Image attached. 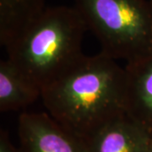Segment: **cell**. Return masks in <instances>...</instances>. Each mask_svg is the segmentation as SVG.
Listing matches in <instances>:
<instances>
[{"instance_id": "cell-4", "label": "cell", "mask_w": 152, "mask_h": 152, "mask_svg": "<svg viewBox=\"0 0 152 152\" xmlns=\"http://www.w3.org/2000/svg\"><path fill=\"white\" fill-rule=\"evenodd\" d=\"M20 152H86L79 137L48 113H23L18 118Z\"/></svg>"}, {"instance_id": "cell-11", "label": "cell", "mask_w": 152, "mask_h": 152, "mask_svg": "<svg viewBox=\"0 0 152 152\" xmlns=\"http://www.w3.org/2000/svg\"><path fill=\"white\" fill-rule=\"evenodd\" d=\"M151 2H152V0H151Z\"/></svg>"}, {"instance_id": "cell-5", "label": "cell", "mask_w": 152, "mask_h": 152, "mask_svg": "<svg viewBox=\"0 0 152 152\" xmlns=\"http://www.w3.org/2000/svg\"><path fill=\"white\" fill-rule=\"evenodd\" d=\"M151 133L126 113L83 140L86 152H147Z\"/></svg>"}, {"instance_id": "cell-3", "label": "cell", "mask_w": 152, "mask_h": 152, "mask_svg": "<svg viewBox=\"0 0 152 152\" xmlns=\"http://www.w3.org/2000/svg\"><path fill=\"white\" fill-rule=\"evenodd\" d=\"M102 53L129 63L152 53L151 0H74Z\"/></svg>"}, {"instance_id": "cell-7", "label": "cell", "mask_w": 152, "mask_h": 152, "mask_svg": "<svg viewBox=\"0 0 152 152\" xmlns=\"http://www.w3.org/2000/svg\"><path fill=\"white\" fill-rule=\"evenodd\" d=\"M42 96V89L10 60L0 61V112L26 108Z\"/></svg>"}, {"instance_id": "cell-2", "label": "cell", "mask_w": 152, "mask_h": 152, "mask_svg": "<svg viewBox=\"0 0 152 152\" xmlns=\"http://www.w3.org/2000/svg\"><path fill=\"white\" fill-rule=\"evenodd\" d=\"M86 31L74 6L47 8L6 48L8 59L42 91L84 56L81 46Z\"/></svg>"}, {"instance_id": "cell-10", "label": "cell", "mask_w": 152, "mask_h": 152, "mask_svg": "<svg viewBox=\"0 0 152 152\" xmlns=\"http://www.w3.org/2000/svg\"><path fill=\"white\" fill-rule=\"evenodd\" d=\"M147 152H152V134L151 135V139H150V143H149V146H148Z\"/></svg>"}, {"instance_id": "cell-9", "label": "cell", "mask_w": 152, "mask_h": 152, "mask_svg": "<svg viewBox=\"0 0 152 152\" xmlns=\"http://www.w3.org/2000/svg\"><path fill=\"white\" fill-rule=\"evenodd\" d=\"M0 152H20L11 142L8 133L3 129L0 130Z\"/></svg>"}, {"instance_id": "cell-6", "label": "cell", "mask_w": 152, "mask_h": 152, "mask_svg": "<svg viewBox=\"0 0 152 152\" xmlns=\"http://www.w3.org/2000/svg\"><path fill=\"white\" fill-rule=\"evenodd\" d=\"M126 114L152 134V53L127 63Z\"/></svg>"}, {"instance_id": "cell-1", "label": "cell", "mask_w": 152, "mask_h": 152, "mask_svg": "<svg viewBox=\"0 0 152 152\" xmlns=\"http://www.w3.org/2000/svg\"><path fill=\"white\" fill-rule=\"evenodd\" d=\"M41 98L53 119L85 140L126 113L124 68L102 52L84 55L43 88Z\"/></svg>"}, {"instance_id": "cell-8", "label": "cell", "mask_w": 152, "mask_h": 152, "mask_svg": "<svg viewBox=\"0 0 152 152\" xmlns=\"http://www.w3.org/2000/svg\"><path fill=\"white\" fill-rule=\"evenodd\" d=\"M46 9V0H0L1 45L9 47Z\"/></svg>"}]
</instances>
